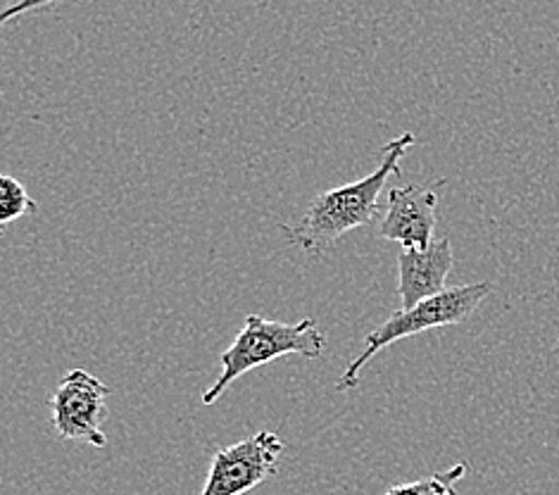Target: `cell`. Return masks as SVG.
<instances>
[{"instance_id": "6da1fadb", "label": "cell", "mask_w": 559, "mask_h": 495, "mask_svg": "<svg viewBox=\"0 0 559 495\" xmlns=\"http://www.w3.org/2000/svg\"><path fill=\"white\" fill-rule=\"evenodd\" d=\"M415 143V133H401V137L383 145L381 163L369 177L319 193L308 210H305L298 224H282L288 244L308 252L312 258H319L345 234L369 226L379 217L381 191L393 174L401 172L403 157Z\"/></svg>"}, {"instance_id": "30bf717a", "label": "cell", "mask_w": 559, "mask_h": 495, "mask_svg": "<svg viewBox=\"0 0 559 495\" xmlns=\"http://www.w3.org/2000/svg\"><path fill=\"white\" fill-rule=\"evenodd\" d=\"M52 3H58V0H17V3H12L10 8L3 10V15H0V22L8 24L12 20L26 15V12H34L38 8H46V5H52Z\"/></svg>"}, {"instance_id": "277c9868", "label": "cell", "mask_w": 559, "mask_h": 495, "mask_svg": "<svg viewBox=\"0 0 559 495\" xmlns=\"http://www.w3.org/2000/svg\"><path fill=\"white\" fill-rule=\"evenodd\" d=\"M110 386L86 369H72L62 377L50 398L52 429L62 440H76L93 448H105L103 424L108 420Z\"/></svg>"}, {"instance_id": "52a82bcc", "label": "cell", "mask_w": 559, "mask_h": 495, "mask_svg": "<svg viewBox=\"0 0 559 495\" xmlns=\"http://www.w3.org/2000/svg\"><path fill=\"white\" fill-rule=\"evenodd\" d=\"M455 264L450 238L433 240L429 248H403L397 256V293L401 307H412L448 288V274Z\"/></svg>"}, {"instance_id": "8fae6325", "label": "cell", "mask_w": 559, "mask_h": 495, "mask_svg": "<svg viewBox=\"0 0 559 495\" xmlns=\"http://www.w3.org/2000/svg\"><path fill=\"white\" fill-rule=\"evenodd\" d=\"M555 353H559V339H557V343H555Z\"/></svg>"}, {"instance_id": "9c48e42d", "label": "cell", "mask_w": 559, "mask_h": 495, "mask_svg": "<svg viewBox=\"0 0 559 495\" xmlns=\"http://www.w3.org/2000/svg\"><path fill=\"white\" fill-rule=\"evenodd\" d=\"M467 474V464H452L445 472H436L421 481H409V484H401L383 495H457L455 486L457 481Z\"/></svg>"}, {"instance_id": "3957f363", "label": "cell", "mask_w": 559, "mask_h": 495, "mask_svg": "<svg viewBox=\"0 0 559 495\" xmlns=\"http://www.w3.org/2000/svg\"><path fill=\"white\" fill-rule=\"evenodd\" d=\"M490 293H492L490 281H478V284L445 288L431 298L419 300L417 305L395 310L383 325H379L374 331L367 333L362 353H359L353 363L343 369L341 379L336 384V391H353L359 381V374H362L369 360L377 353H381L383 347H389L409 337H417V333H424V331L467 322V319L478 310V305H481Z\"/></svg>"}, {"instance_id": "8992f818", "label": "cell", "mask_w": 559, "mask_h": 495, "mask_svg": "<svg viewBox=\"0 0 559 495\" xmlns=\"http://www.w3.org/2000/svg\"><path fill=\"white\" fill-rule=\"evenodd\" d=\"M443 184H407L391 189L385 198V215L379 224L381 238L395 240L401 248H429L436 240L438 189Z\"/></svg>"}, {"instance_id": "7a4b0ae2", "label": "cell", "mask_w": 559, "mask_h": 495, "mask_svg": "<svg viewBox=\"0 0 559 495\" xmlns=\"http://www.w3.org/2000/svg\"><path fill=\"white\" fill-rule=\"evenodd\" d=\"M326 351V337L317 319L308 317L296 325L272 322L260 315H246L243 329L234 343L219 355L222 372L203 393V405H215L238 377L274 363L278 357L300 355L305 360H319Z\"/></svg>"}, {"instance_id": "ba28073f", "label": "cell", "mask_w": 559, "mask_h": 495, "mask_svg": "<svg viewBox=\"0 0 559 495\" xmlns=\"http://www.w3.org/2000/svg\"><path fill=\"white\" fill-rule=\"evenodd\" d=\"M36 210V200L26 193L24 184L10 177V174H3L0 177V229H8L12 222L34 215Z\"/></svg>"}, {"instance_id": "5b68a950", "label": "cell", "mask_w": 559, "mask_h": 495, "mask_svg": "<svg viewBox=\"0 0 559 495\" xmlns=\"http://www.w3.org/2000/svg\"><path fill=\"white\" fill-rule=\"evenodd\" d=\"M286 444L274 432H258L212 455L201 495H246L276 474Z\"/></svg>"}]
</instances>
